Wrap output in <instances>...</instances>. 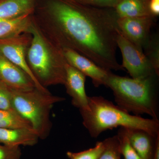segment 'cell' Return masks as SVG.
Listing matches in <instances>:
<instances>
[{
    "label": "cell",
    "mask_w": 159,
    "mask_h": 159,
    "mask_svg": "<svg viewBox=\"0 0 159 159\" xmlns=\"http://www.w3.org/2000/svg\"><path fill=\"white\" fill-rule=\"evenodd\" d=\"M39 139L32 129H0V144L6 146H34Z\"/></svg>",
    "instance_id": "obj_13"
},
{
    "label": "cell",
    "mask_w": 159,
    "mask_h": 159,
    "mask_svg": "<svg viewBox=\"0 0 159 159\" xmlns=\"http://www.w3.org/2000/svg\"><path fill=\"white\" fill-rule=\"evenodd\" d=\"M148 9L152 16L154 17L159 15V2L150 0L148 4Z\"/></svg>",
    "instance_id": "obj_25"
},
{
    "label": "cell",
    "mask_w": 159,
    "mask_h": 159,
    "mask_svg": "<svg viewBox=\"0 0 159 159\" xmlns=\"http://www.w3.org/2000/svg\"><path fill=\"white\" fill-rule=\"evenodd\" d=\"M20 146H9L0 144V159H21Z\"/></svg>",
    "instance_id": "obj_24"
},
{
    "label": "cell",
    "mask_w": 159,
    "mask_h": 159,
    "mask_svg": "<svg viewBox=\"0 0 159 159\" xmlns=\"http://www.w3.org/2000/svg\"><path fill=\"white\" fill-rule=\"evenodd\" d=\"M32 13H28L12 18L0 20V39L30 33L32 25Z\"/></svg>",
    "instance_id": "obj_14"
},
{
    "label": "cell",
    "mask_w": 159,
    "mask_h": 159,
    "mask_svg": "<svg viewBox=\"0 0 159 159\" xmlns=\"http://www.w3.org/2000/svg\"><path fill=\"white\" fill-rule=\"evenodd\" d=\"M117 136L119 139L121 155L124 159H142L132 146L126 128L120 127Z\"/></svg>",
    "instance_id": "obj_19"
},
{
    "label": "cell",
    "mask_w": 159,
    "mask_h": 159,
    "mask_svg": "<svg viewBox=\"0 0 159 159\" xmlns=\"http://www.w3.org/2000/svg\"><path fill=\"white\" fill-rule=\"evenodd\" d=\"M75 2L81 4L100 8H111L115 9L121 0H74Z\"/></svg>",
    "instance_id": "obj_23"
},
{
    "label": "cell",
    "mask_w": 159,
    "mask_h": 159,
    "mask_svg": "<svg viewBox=\"0 0 159 159\" xmlns=\"http://www.w3.org/2000/svg\"><path fill=\"white\" fill-rule=\"evenodd\" d=\"M34 25L54 46L85 56L107 71L124 70L117 61L119 30L115 9L81 5L74 0L35 3Z\"/></svg>",
    "instance_id": "obj_1"
},
{
    "label": "cell",
    "mask_w": 159,
    "mask_h": 159,
    "mask_svg": "<svg viewBox=\"0 0 159 159\" xmlns=\"http://www.w3.org/2000/svg\"><path fill=\"white\" fill-rule=\"evenodd\" d=\"M32 39L31 33L23 34L0 39V53L18 67L32 80L36 88L48 92V89L39 84L34 77L26 60V54Z\"/></svg>",
    "instance_id": "obj_6"
},
{
    "label": "cell",
    "mask_w": 159,
    "mask_h": 159,
    "mask_svg": "<svg viewBox=\"0 0 159 159\" xmlns=\"http://www.w3.org/2000/svg\"><path fill=\"white\" fill-rule=\"evenodd\" d=\"M104 147L103 142H98L93 148L79 152L68 151L66 155L70 159H98Z\"/></svg>",
    "instance_id": "obj_21"
},
{
    "label": "cell",
    "mask_w": 159,
    "mask_h": 159,
    "mask_svg": "<svg viewBox=\"0 0 159 159\" xmlns=\"http://www.w3.org/2000/svg\"><path fill=\"white\" fill-rule=\"evenodd\" d=\"M68 63L92 79L94 86L105 85L106 81L111 71L100 67L90 59L76 51L68 49L62 50Z\"/></svg>",
    "instance_id": "obj_9"
},
{
    "label": "cell",
    "mask_w": 159,
    "mask_h": 159,
    "mask_svg": "<svg viewBox=\"0 0 159 159\" xmlns=\"http://www.w3.org/2000/svg\"><path fill=\"white\" fill-rule=\"evenodd\" d=\"M104 149L98 159H121V152L117 135L110 137L102 141Z\"/></svg>",
    "instance_id": "obj_20"
},
{
    "label": "cell",
    "mask_w": 159,
    "mask_h": 159,
    "mask_svg": "<svg viewBox=\"0 0 159 159\" xmlns=\"http://www.w3.org/2000/svg\"><path fill=\"white\" fill-rule=\"evenodd\" d=\"M30 33L32 39L27 51L26 60L34 77L45 88L64 85L67 62L62 50L49 41L34 23Z\"/></svg>",
    "instance_id": "obj_4"
},
{
    "label": "cell",
    "mask_w": 159,
    "mask_h": 159,
    "mask_svg": "<svg viewBox=\"0 0 159 159\" xmlns=\"http://www.w3.org/2000/svg\"><path fill=\"white\" fill-rule=\"evenodd\" d=\"M125 128L129 142L139 156L142 159H153L157 137L142 129Z\"/></svg>",
    "instance_id": "obj_12"
},
{
    "label": "cell",
    "mask_w": 159,
    "mask_h": 159,
    "mask_svg": "<svg viewBox=\"0 0 159 159\" xmlns=\"http://www.w3.org/2000/svg\"><path fill=\"white\" fill-rule=\"evenodd\" d=\"M86 76L69 64L66 65V76L64 85L66 93L72 98V104L79 110L88 108V98L85 90Z\"/></svg>",
    "instance_id": "obj_10"
},
{
    "label": "cell",
    "mask_w": 159,
    "mask_h": 159,
    "mask_svg": "<svg viewBox=\"0 0 159 159\" xmlns=\"http://www.w3.org/2000/svg\"><path fill=\"white\" fill-rule=\"evenodd\" d=\"M65 100L36 88L27 91L12 90V107L29 122L41 139H47L51 132L50 114L53 106Z\"/></svg>",
    "instance_id": "obj_5"
},
{
    "label": "cell",
    "mask_w": 159,
    "mask_h": 159,
    "mask_svg": "<svg viewBox=\"0 0 159 159\" xmlns=\"http://www.w3.org/2000/svg\"><path fill=\"white\" fill-rule=\"evenodd\" d=\"M149 1L121 0L115 10L119 18L152 16L148 9Z\"/></svg>",
    "instance_id": "obj_16"
},
{
    "label": "cell",
    "mask_w": 159,
    "mask_h": 159,
    "mask_svg": "<svg viewBox=\"0 0 159 159\" xmlns=\"http://www.w3.org/2000/svg\"><path fill=\"white\" fill-rule=\"evenodd\" d=\"M154 17L119 18L117 25L120 33L125 39L143 50L151 36Z\"/></svg>",
    "instance_id": "obj_8"
},
{
    "label": "cell",
    "mask_w": 159,
    "mask_h": 159,
    "mask_svg": "<svg viewBox=\"0 0 159 159\" xmlns=\"http://www.w3.org/2000/svg\"><path fill=\"white\" fill-rule=\"evenodd\" d=\"M0 80L11 89L27 91L35 87L31 78L0 53Z\"/></svg>",
    "instance_id": "obj_11"
},
{
    "label": "cell",
    "mask_w": 159,
    "mask_h": 159,
    "mask_svg": "<svg viewBox=\"0 0 159 159\" xmlns=\"http://www.w3.org/2000/svg\"><path fill=\"white\" fill-rule=\"evenodd\" d=\"M152 1H157V2H159V0H152Z\"/></svg>",
    "instance_id": "obj_27"
},
{
    "label": "cell",
    "mask_w": 159,
    "mask_h": 159,
    "mask_svg": "<svg viewBox=\"0 0 159 159\" xmlns=\"http://www.w3.org/2000/svg\"><path fill=\"white\" fill-rule=\"evenodd\" d=\"M12 95V89L0 80V110L13 109Z\"/></svg>",
    "instance_id": "obj_22"
},
{
    "label": "cell",
    "mask_w": 159,
    "mask_h": 159,
    "mask_svg": "<svg viewBox=\"0 0 159 159\" xmlns=\"http://www.w3.org/2000/svg\"><path fill=\"white\" fill-rule=\"evenodd\" d=\"M0 129H33L29 122L18 113L14 109L0 110Z\"/></svg>",
    "instance_id": "obj_17"
},
{
    "label": "cell",
    "mask_w": 159,
    "mask_h": 159,
    "mask_svg": "<svg viewBox=\"0 0 159 159\" xmlns=\"http://www.w3.org/2000/svg\"><path fill=\"white\" fill-rule=\"evenodd\" d=\"M36 0H0V20L33 13Z\"/></svg>",
    "instance_id": "obj_15"
},
{
    "label": "cell",
    "mask_w": 159,
    "mask_h": 159,
    "mask_svg": "<svg viewBox=\"0 0 159 159\" xmlns=\"http://www.w3.org/2000/svg\"><path fill=\"white\" fill-rule=\"evenodd\" d=\"M117 44L122 55L121 66L132 78L140 79L156 75L143 50L125 39L119 31Z\"/></svg>",
    "instance_id": "obj_7"
},
{
    "label": "cell",
    "mask_w": 159,
    "mask_h": 159,
    "mask_svg": "<svg viewBox=\"0 0 159 159\" xmlns=\"http://www.w3.org/2000/svg\"><path fill=\"white\" fill-rule=\"evenodd\" d=\"M154 76L135 79L111 71L105 86L112 91L115 102L122 109L137 116L146 114L159 120Z\"/></svg>",
    "instance_id": "obj_3"
},
{
    "label": "cell",
    "mask_w": 159,
    "mask_h": 159,
    "mask_svg": "<svg viewBox=\"0 0 159 159\" xmlns=\"http://www.w3.org/2000/svg\"><path fill=\"white\" fill-rule=\"evenodd\" d=\"M145 50L147 56L157 76L159 75V41L158 35H151Z\"/></svg>",
    "instance_id": "obj_18"
},
{
    "label": "cell",
    "mask_w": 159,
    "mask_h": 159,
    "mask_svg": "<svg viewBox=\"0 0 159 159\" xmlns=\"http://www.w3.org/2000/svg\"><path fill=\"white\" fill-rule=\"evenodd\" d=\"M88 102V109L79 111L83 124L92 138L119 126L142 129L155 137L159 135V120L131 115L101 96L89 97Z\"/></svg>",
    "instance_id": "obj_2"
},
{
    "label": "cell",
    "mask_w": 159,
    "mask_h": 159,
    "mask_svg": "<svg viewBox=\"0 0 159 159\" xmlns=\"http://www.w3.org/2000/svg\"><path fill=\"white\" fill-rule=\"evenodd\" d=\"M153 159H159V135L157 138L156 145Z\"/></svg>",
    "instance_id": "obj_26"
}]
</instances>
